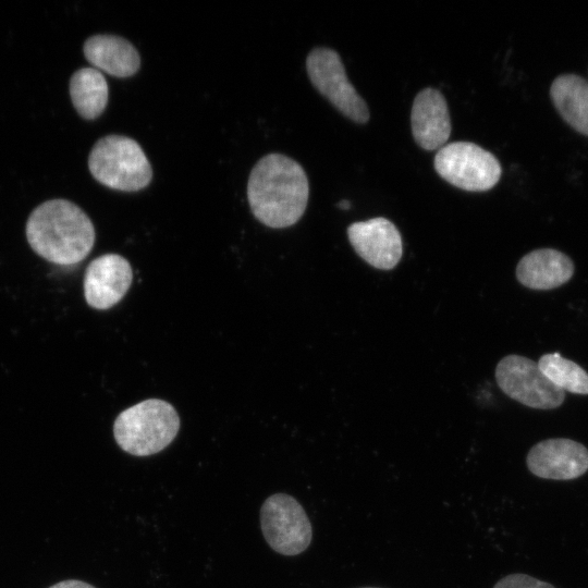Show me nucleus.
Instances as JSON below:
<instances>
[{"label": "nucleus", "instance_id": "nucleus-1", "mask_svg": "<svg viewBox=\"0 0 588 588\" xmlns=\"http://www.w3.org/2000/svg\"><path fill=\"white\" fill-rule=\"evenodd\" d=\"M308 196L304 169L287 156L266 155L250 171L248 203L255 218L267 226L282 229L295 224L305 212Z\"/></svg>", "mask_w": 588, "mask_h": 588}, {"label": "nucleus", "instance_id": "nucleus-2", "mask_svg": "<svg viewBox=\"0 0 588 588\" xmlns=\"http://www.w3.org/2000/svg\"><path fill=\"white\" fill-rule=\"evenodd\" d=\"M89 217L74 203L50 199L37 206L26 222V238L44 259L62 266L87 257L95 243Z\"/></svg>", "mask_w": 588, "mask_h": 588}, {"label": "nucleus", "instance_id": "nucleus-3", "mask_svg": "<svg viewBox=\"0 0 588 588\" xmlns=\"http://www.w3.org/2000/svg\"><path fill=\"white\" fill-rule=\"evenodd\" d=\"M180 417L168 402L149 399L115 418L113 436L118 445L134 456H148L166 449L176 437Z\"/></svg>", "mask_w": 588, "mask_h": 588}, {"label": "nucleus", "instance_id": "nucleus-4", "mask_svg": "<svg viewBox=\"0 0 588 588\" xmlns=\"http://www.w3.org/2000/svg\"><path fill=\"white\" fill-rule=\"evenodd\" d=\"M88 169L102 185L123 192L139 191L152 179L150 162L139 144L117 134L96 142L88 156Z\"/></svg>", "mask_w": 588, "mask_h": 588}, {"label": "nucleus", "instance_id": "nucleus-5", "mask_svg": "<svg viewBox=\"0 0 588 588\" xmlns=\"http://www.w3.org/2000/svg\"><path fill=\"white\" fill-rule=\"evenodd\" d=\"M434 169L451 185L468 192H483L499 182L502 168L497 157L470 142H453L434 156Z\"/></svg>", "mask_w": 588, "mask_h": 588}, {"label": "nucleus", "instance_id": "nucleus-6", "mask_svg": "<svg viewBox=\"0 0 588 588\" xmlns=\"http://www.w3.org/2000/svg\"><path fill=\"white\" fill-rule=\"evenodd\" d=\"M260 527L270 548L282 555L304 552L313 539L305 510L286 493H274L265 500L260 507Z\"/></svg>", "mask_w": 588, "mask_h": 588}, {"label": "nucleus", "instance_id": "nucleus-7", "mask_svg": "<svg viewBox=\"0 0 588 588\" xmlns=\"http://www.w3.org/2000/svg\"><path fill=\"white\" fill-rule=\"evenodd\" d=\"M306 70L314 87L343 115L353 122L369 121V109L348 81L339 53L330 48L317 47L306 59Z\"/></svg>", "mask_w": 588, "mask_h": 588}, {"label": "nucleus", "instance_id": "nucleus-8", "mask_svg": "<svg viewBox=\"0 0 588 588\" xmlns=\"http://www.w3.org/2000/svg\"><path fill=\"white\" fill-rule=\"evenodd\" d=\"M495 380L507 396L531 408H556L565 400V392L549 381L538 363L525 356L503 357L495 367Z\"/></svg>", "mask_w": 588, "mask_h": 588}, {"label": "nucleus", "instance_id": "nucleus-9", "mask_svg": "<svg viewBox=\"0 0 588 588\" xmlns=\"http://www.w3.org/2000/svg\"><path fill=\"white\" fill-rule=\"evenodd\" d=\"M347 237L357 255L377 269L394 268L403 254L400 231L383 217L350 224Z\"/></svg>", "mask_w": 588, "mask_h": 588}, {"label": "nucleus", "instance_id": "nucleus-10", "mask_svg": "<svg viewBox=\"0 0 588 588\" xmlns=\"http://www.w3.org/2000/svg\"><path fill=\"white\" fill-rule=\"evenodd\" d=\"M526 463L530 473L537 477L571 480L588 470V450L571 439H547L529 450Z\"/></svg>", "mask_w": 588, "mask_h": 588}, {"label": "nucleus", "instance_id": "nucleus-11", "mask_svg": "<svg viewBox=\"0 0 588 588\" xmlns=\"http://www.w3.org/2000/svg\"><path fill=\"white\" fill-rule=\"evenodd\" d=\"M132 279V267L124 257L118 254L99 256L85 271V299L95 309H109L123 298Z\"/></svg>", "mask_w": 588, "mask_h": 588}, {"label": "nucleus", "instance_id": "nucleus-12", "mask_svg": "<svg viewBox=\"0 0 588 588\" xmlns=\"http://www.w3.org/2000/svg\"><path fill=\"white\" fill-rule=\"evenodd\" d=\"M412 134L425 150L440 149L450 138L452 125L446 100L441 91L427 87L420 90L411 111Z\"/></svg>", "mask_w": 588, "mask_h": 588}, {"label": "nucleus", "instance_id": "nucleus-13", "mask_svg": "<svg viewBox=\"0 0 588 588\" xmlns=\"http://www.w3.org/2000/svg\"><path fill=\"white\" fill-rule=\"evenodd\" d=\"M574 271V262L566 254L554 248H539L518 261L516 278L528 289L547 291L568 282Z\"/></svg>", "mask_w": 588, "mask_h": 588}, {"label": "nucleus", "instance_id": "nucleus-14", "mask_svg": "<svg viewBox=\"0 0 588 588\" xmlns=\"http://www.w3.org/2000/svg\"><path fill=\"white\" fill-rule=\"evenodd\" d=\"M83 51L95 69L115 77L132 76L140 66L137 49L128 40L117 35H93L86 39Z\"/></svg>", "mask_w": 588, "mask_h": 588}, {"label": "nucleus", "instance_id": "nucleus-15", "mask_svg": "<svg viewBox=\"0 0 588 588\" xmlns=\"http://www.w3.org/2000/svg\"><path fill=\"white\" fill-rule=\"evenodd\" d=\"M550 98L564 122L588 136V79L574 73L561 74L550 86Z\"/></svg>", "mask_w": 588, "mask_h": 588}, {"label": "nucleus", "instance_id": "nucleus-16", "mask_svg": "<svg viewBox=\"0 0 588 588\" xmlns=\"http://www.w3.org/2000/svg\"><path fill=\"white\" fill-rule=\"evenodd\" d=\"M71 100L77 113L87 120L98 118L108 102V84L101 71L95 68L76 70L69 84Z\"/></svg>", "mask_w": 588, "mask_h": 588}, {"label": "nucleus", "instance_id": "nucleus-17", "mask_svg": "<svg viewBox=\"0 0 588 588\" xmlns=\"http://www.w3.org/2000/svg\"><path fill=\"white\" fill-rule=\"evenodd\" d=\"M541 372L564 392L588 395V372L559 353L544 354L539 358Z\"/></svg>", "mask_w": 588, "mask_h": 588}, {"label": "nucleus", "instance_id": "nucleus-18", "mask_svg": "<svg viewBox=\"0 0 588 588\" xmlns=\"http://www.w3.org/2000/svg\"><path fill=\"white\" fill-rule=\"evenodd\" d=\"M493 588H555L549 583L527 574H510L501 578Z\"/></svg>", "mask_w": 588, "mask_h": 588}, {"label": "nucleus", "instance_id": "nucleus-19", "mask_svg": "<svg viewBox=\"0 0 588 588\" xmlns=\"http://www.w3.org/2000/svg\"><path fill=\"white\" fill-rule=\"evenodd\" d=\"M49 588H95V587L82 580L69 579V580L57 583L56 585Z\"/></svg>", "mask_w": 588, "mask_h": 588}, {"label": "nucleus", "instance_id": "nucleus-20", "mask_svg": "<svg viewBox=\"0 0 588 588\" xmlns=\"http://www.w3.org/2000/svg\"><path fill=\"white\" fill-rule=\"evenodd\" d=\"M338 206H339L340 208H342V209H347V208H350V203L346 201V200H342V201L339 203Z\"/></svg>", "mask_w": 588, "mask_h": 588}, {"label": "nucleus", "instance_id": "nucleus-21", "mask_svg": "<svg viewBox=\"0 0 588 588\" xmlns=\"http://www.w3.org/2000/svg\"><path fill=\"white\" fill-rule=\"evenodd\" d=\"M365 588H376V587H365Z\"/></svg>", "mask_w": 588, "mask_h": 588}]
</instances>
